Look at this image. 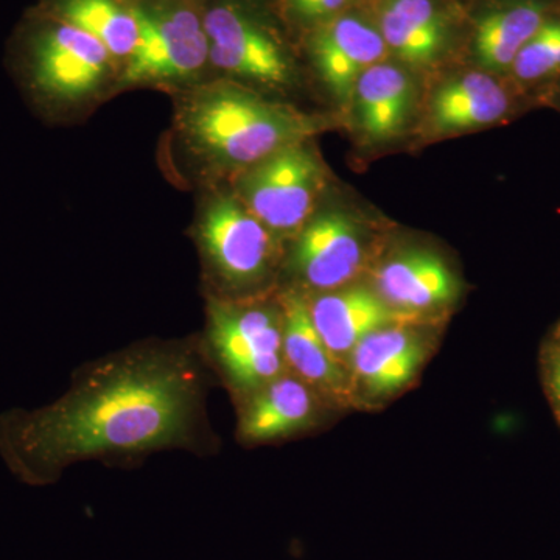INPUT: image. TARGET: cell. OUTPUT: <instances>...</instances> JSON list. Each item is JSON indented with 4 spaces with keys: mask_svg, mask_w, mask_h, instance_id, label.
I'll return each mask as SVG.
<instances>
[{
    "mask_svg": "<svg viewBox=\"0 0 560 560\" xmlns=\"http://www.w3.org/2000/svg\"><path fill=\"white\" fill-rule=\"evenodd\" d=\"M205 372L197 350H121L77 375L35 410L0 418V456L11 474L46 485L81 460L197 448L205 429Z\"/></svg>",
    "mask_w": 560,
    "mask_h": 560,
    "instance_id": "1",
    "label": "cell"
},
{
    "mask_svg": "<svg viewBox=\"0 0 560 560\" xmlns=\"http://www.w3.org/2000/svg\"><path fill=\"white\" fill-rule=\"evenodd\" d=\"M184 136L221 167L248 168L276 151L304 142L316 121L230 83L206 84L180 108Z\"/></svg>",
    "mask_w": 560,
    "mask_h": 560,
    "instance_id": "2",
    "label": "cell"
},
{
    "mask_svg": "<svg viewBox=\"0 0 560 560\" xmlns=\"http://www.w3.org/2000/svg\"><path fill=\"white\" fill-rule=\"evenodd\" d=\"M209 355L238 396L249 397L285 374L282 307L210 300Z\"/></svg>",
    "mask_w": 560,
    "mask_h": 560,
    "instance_id": "3",
    "label": "cell"
},
{
    "mask_svg": "<svg viewBox=\"0 0 560 560\" xmlns=\"http://www.w3.org/2000/svg\"><path fill=\"white\" fill-rule=\"evenodd\" d=\"M323 186V171L304 142L276 151L245 168L238 200L271 232L301 231Z\"/></svg>",
    "mask_w": 560,
    "mask_h": 560,
    "instance_id": "4",
    "label": "cell"
},
{
    "mask_svg": "<svg viewBox=\"0 0 560 560\" xmlns=\"http://www.w3.org/2000/svg\"><path fill=\"white\" fill-rule=\"evenodd\" d=\"M198 235L209 270L223 289L249 290L270 275L272 232L238 198L221 195L210 201Z\"/></svg>",
    "mask_w": 560,
    "mask_h": 560,
    "instance_id": "5",
    "label": "cell"
},
{
    "mask_svg": "<svg viewBox=\"0 0 560 560\" xmlns=\"http://www.w3.org/2000/svg\"><path fill=\"white\" fill-rule=\"evenodd\" d=\"M139 36L127 60V84L183 81L209 61V39L202 21L186 9H138Z\"/></svg>",
    "mask_w": 560,
    "mask_h": 560,
    "instance_id": "6",
    "label": "cell"
},
{
    "mask_svg": "<svg viewBox=\"0 0 560 560\" xmlns=\"http://www.w3.org/2000/svg\"><path fill=\"white\" fill-rule=\"evenodd\" d=\"M109 61V51L97 39L65 22L36 44L33 79L55 101H83L108 79Z\"/></svg>",
    "mask_w": 560,
    "mask_h": 560,
    "instance_id": "7",
    "label": "cell"
},
{
    "mask_svg": "<svg viewBox=\"0 0 560 560\" xmlns=\"http://www.w3.org/2000/svg\"><path fill=\"white\" fill-rule=\"evenodd\" d=\"M209 61L217 69L264 84H287L291 65L282 47L256 22L231 7H217L206 14Z\"/></svg>",
    "mask_w": 560,
    "mask_h": 560,
    "instance_id": "8",
    "label": "cell"
},
{
    "mask_svg": "<svg viewBox=\"0 0 560 560\" xmlns=\"http://www.w3.org/2000/svg\"><path fill=\"white\" fill-rule=\"evenodd\" d=\"M363 260V237L355 221L341 212H326L302 226L290 267L305 285L331 291L355 278Z\"/></svg>",
    "mask_w": 560,
    "mask_h": 560,
    "instance_id": "9",
    "label": "cell"
},
{
    "mask_svg": "<svg viewBox=\"0 0 560 560\" xmlns=\"http://www.w3.org/2000/svg\"><path fill=\"white\" fill-rule=\"evenodd\" d=\"M308 307L320 338L345 366L357 346L375 331L411 327L425 319L418 313L393 307L381 294L364 287L331 290L308 301Z\"/></svg>",
    "mask_w": 560,
    "mask_h": 560,
    "instance_id": "10",
    "label": "cell"
},
{
    "mask_svg": "<svg viewBox=\"0 0 560 560\" xmlns=\"http://www.w3.org/2000/svg\"><path fill=\"white\" fill-rule=\"evenodd\" d=\"M283 357L287 371L311 386L320 397L337 405L355 401L352 375L337 360L316 330L308 300L300 291L283 294Z\"/></svg>",
    "mask_w": 560,
    "mask_h": 560,
    "instance_id": "11",
    "label": "cell"
},
{
    "mask_svg": "<svg viewBox=\"0 0 560 560\" xmlns=\"http://www.w3.org/2000/svg\"><path fill=\"white\" fill-rule=\"evenodd\" d=\"M386 50L381 32L353 16L327 22L312 39L313 62L338 102L352 101L357 81L382 62Z\"/></svg>",
    "mask_w": 560,
    "mask_h": 560,
    "instance_id": "12",
    "label": "cell"
},
{
    "mask_svg": "<svg viewBox=\"0 0 560 560\" xmlns=\"http://www.w3.org/2000/svg\"><path fill=\"white\" fill-rule=\"evenodd\" d=\"M377 293L399 311L423 315L458 296V280L441 257L408 250L382 265L375 275Z\"/></svg>",
    "mask_w": 560,
    "mask_h": 560,
    "instance_id": "13",
    "label": "cell"
},
{
    "mask_svg": "<svg viewBox=\"0 0 560 560\" xmlns=\"http://www.w3.org/2000/svg\"><path fill=\"white\" fill-rule=\"evenodd\" d=\"M425 345L410 326L375 331L350 355L353 389L363 386L371 396H389L412 381L422 366Z\"/></svg>",
    "mask_w": 560,
    "mask_h": 560,
    "instance_id": "14",
    "label": "cell"
},
{
    "mask_svg": "<svg viewBox=\"0 0 560 560\" xmlns=\"http://www.w3.org/2000/svg\"><path fill=\"white\" fill-rule=\"evenodd\" d=\"M246 399L238 436L246 442H267L311 427L320 397L296 375L282 374Z\"/></svg>",
    "mask_w": 560,
    "mask_h": 560,
    "instance_id": "15",
    "label": "cell"
},
{
    "mask_svg": "<svg viewBox=\"0 0 560 560\" xmlns=\"http://www.w3.org/2000/svg\"><path fill=\"white\" fill-rule=\"evenodd\" d=\"M512 92L492 73L477 72L442 84L430 102V125L436 132L489 127L514 113Z\"/></svg>",
    "mask_w": 560,
    "mask_h": 560,
    "instance_id": "16",
    "label": "cell"
},
{
    "mask_svg": "<svg viewBox=\"0 0 560 560\" xmlns=\"http://www.w3.org/2000/svg\"><path fill=\"white\" fill-rule=\"evenodd\" d=\"M558 9V0H501L478 21L474 40L478 65L488 73L508 75L518 51Z\"/></svg>",
    "mask_w": 560,
    "mask_h": 560,
    "instance_id": "17",
    "label": "cell"
},
{
    "mask_svg": "<svg viewBox=\"0 0 560 560\" xmlns=\"http://www.w3.org/2000/svg\"><path fill=\"white\" fill-rule=\"evenodd\" d=\"M352 101L364 135L374 142H385L407 127L415 105V88L404 70L378 62L357 81Z\"/></svg>",
    "mask_w": 560,
    "mask_h": 560,
    "instance_id": "18",
    "label": "cell"
},
{
    "mask_svg": "<svg viewBox=\"0 0 560 560\" xmlns=\"http://www.w3.org/2000/svg\"><path fill=\"white\" fill-rule=\"evenodd\" d=\"M386 49L411 66H429L447 44V27L431 0H386L381 13Z\"/></svg>",
    "mask_w": 560,
    "mask_h": 560,
    "instance_id": "19",
    "label": "cell"
},
{
    "mask_svg": "<svg viewBox=\"0 0 560 560\" xmlns=\"http://www.w3.org/2000/svg\"><path fill=\"white\" fill-rule=\"evenodd\" d=\"M60 11L66 24L97 39L110 57L128 60L135 50L139 36L136 11L117 0H62Z\"/></svg>",
    "mask_w": 560,
    "mask_h": 560,
    "instance_id": "20",
    "label": "cell"
},
{
    "mask_svg": "<svg viewBox=\"0 0 560 560\" xmlns=\"http://www.w3.org/2000/svg\"><path fill=\"white\" fill-rule=\"evenodd\" d=\"M508 75L518 90H550L551 94L560 80V9L530 36Z\"/></svg>",
    "mask_w": 560,
    "mask_h": 560,
    "instance_id": "21",
    "label": "cell"
},
{
    "mask_svg": "<svg viewBox=\"0 0 560 560\" xmlns=\"http://www.w3.org/2000/svg\"><path fill=\"white\" fill-rule=\"evenodd\" d=\"M346 0H291L293 9L308 20H320L342 9Z\"/></svg>",
    "mask_w": 560,
    "mask_h": 560,
    "instance_id": "22",
    "label": "cell"
},
{
    "mask_svg": "<svg viewBox=\"0 0 560 560\" xmlns=\"http://www.w3.org/2000/svg\"><path fill=\"white\" fill-rule=\"evenodd\" d=\"M547 381L552 397L560 405V346H556L547 360Z\"/></svg>",
    "mask_w": 560,
    "mask_h": 560,
    "instance_id": "23",
    "label": "cell"
},
{
    "mask_svg": "<svg viewBox=\"0 0 560 560\" xmlns=\"http://www.w3.org/2000/svg\"><path fill=\"white\" fill-rule=\"evenodd\" d=\"M550 97L552 98V101H555L556 106H558V108L560 109V80L558 81V83H556V86L552 88Z\"/></svg>",
    "mask_w": 560,
    "mask_h": 560,
    "instance_id": "24",
    "label": "cell"
}]
</instances>
